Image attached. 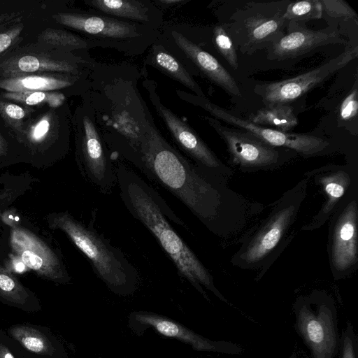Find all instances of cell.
<instances>
[{"mask_svg":"<svg viewBox=\"0 0 358 358\" xmlns=\"http://www.w3.org/2000/svg\"><path fill=\"white\" fill-rule=\"evenodd\" d=\"M176 196L213 234L237 235L262 211L227 186V178L192 163L162 136L151 113L132 164Z\"/></svg>","mask_w":358,"mask_h":358,"instance_id":"cell-1","label":"cell"},{"mask_svg":"<svg viewBox=\"0 0 358 358\" xmlns=\"http://www.w3.org/2000/svg\"><path fill=\"white\" fill-rule=\"evenodd\" d=\"M143 71L127 64L95 61L83 95L90 103L100 135L113 159L132 164L143 140L150 111L137 87Z\"/></svg>","mask_w":358,"mask_h":358,"instance_id":"cell-2","label":"cell"},{"mask_svg":"<svg viewBox=\"0 0 358 358\" xmlns=\"http://www.w3.org/2000/svg\"><path fill=\"white\" fill-rule=\"evenodd\" d=\"M115 174L124 206L154 236L178 273L206 297L203 287L227 302L215 287L208 270L171 224L169 219L185 226L162 197L138 174L122 164L115 166Z\"/></svg>","mask_w":358,"mask_h":358,"instance_id":"cell-3","label":"cell"},{"mask_svg":"<svg viewBox=\"0 0 358 358\" xmlns=\"http://www.w3.org/2000/svg\"><path fill=\"white\" fill-rule=\"evenodd\" d=\"M307 177L285 192L272 205L268 214L251 227L241 240V247L231 259V264L243 269L268 268L275 255L287 243L307 195ZM262 273V272H261Z\"/></svg>","mask_w":358,"mask_h":358,"instance_id":"cell-4","label":"cell"},{"mask_svg":"<svg viewBox=\"0 0 358 358\" xmlns=\"http://www.w3.org/2000/svg\"><path fill=\"white\" fill-rule=\"evenodd\" d=\"M49 222L68 236L109 287L122 292L134 287L138 278L136 267L92 225L83 224L68 213L52 215Z\"/></svg>","mask_w":358,"mask_h":358,"instance_id":"cell-5","label":"cell"},{"mask_svg":"<svg viewBox=\"0 0 358 358\" xmlns=\"http://www.w3.org/2000/svg\"><path fill=\"white\" fill-rule=\"evenodd\" d=\"M57 19L85 38L99 42L103 48L115 49L130 57L148 50L161 31L95 11L60 13Z\"/></svg>","mask_w":358,"mask_h":358,"instance_id":"cell-6","label":"cell"},{"mask_svg":"<svg viewBox=\"0 0 358 358\" xmlns=\"http://www.w3.org/2000/svg\"><path fill=\"white\" fill-rule=\"evenodd\" d=\"M289 2H248L223 26L234 45L243 54L252 55L284 34L288 22L283 15Z\"/></svg>","mask_w":358,"mask_h":358,"instance_id":"cell-7","label":"cell"},{"mask_svg":"<svg viewBox=\"0 0 358 358\" xmlns=\"http://www.w3.org/2000/svg\"><path fill=\"white\" fill-rule=\"evenodd\" d=\"M76 122L78 162L83 176L100 192L110 194L117 185L115 166L100 135L92 109L85 99Z\"/></svg>","mask_w":358,"mask_h":358,"instance_id":"cell-8","label":"cell"},{"mask_svg":"<svg viewBox=\"0 0 358 358\" xmlns=\"http://www.w3.org/2000/svg\"><path fill=\"white\" fill-rule=\"evenodd\" d=\"M176 93L180 100L203 108L218 120L251 133L271 146L292 150L304 157L322 154L329 147L327 141L316 136L283 132L242 119L212 103L206 96H197L180 90H176Z\"/></svg>","mask_w":358,"mask_h":358,"instance_id":"cell-9","label":"cell"},{"mask_svg":"<svg viewBox=\"0 0 358 358\" xmlns=\"http://www.w3.org/2000/svg\"><path fill=\"white\" fill-rule=\"evenodd\" d=\"M354 183L331 216L328 253L336 279L348 275L358 264V189Z\"/></svg>","mask_w":358,"mask_h":358,"instance_id":"cell-10","label":"cell"},{"mask_svg":"<svg viewBox=\"0 0 358 358\" xmlns=\"http://www.w3.org/2000/svg\"><path fill=\"white\" fill-rule=\"evenodd\" d=\"M296 326L314 358H334L340 342L336 311L330 299L312 294L295 304Z\"/></svg>","mask_w":358,"mask_h":358,"instance_id":"cell-11","label":"cell"},{"mask_svg":"<svg viewBox=\"0 0 358 358\" xmlns=\"http://www.w3.org/2000/svg\"><path fill=\"white\" fill-rule=\"evenodd\" d=\"M203 117L224 141L232 162L242 171L273 170L296 154L288 149L271 146L248 131L227 127L213 117Z\"/></svg>","mask_w":358,"mask_h":358,"instance_id":"cell-12","label":"cell"},{"mask_svg":"<svg viewBox=\"0 0 358 358\" xmlns=\"http://www.w3.org/2000/svg\"><path fill=\"white\" fill-rule=\"evenodd\" d=\"M142 86L174 141L194 163L226 178L231 176V170L222 163L195 131L162 102L157 83L145 76Z\"/></svg>","mask_w":358,"mask_h":358,"instance_id":"cell-13","label":"cell"},{"mask_svg":"<svg viewBox=\"0 0 358 358\" xmlns=\"http://www.w3.org/2000/svg\"><path fill=\"white\" fill-rule=\"evenodd\" d=\"M357 56V47L348 48L327 62L297 76L276 82L257 84L255 92L265 106L289 103L320 85Z\"/></svg>","mask_w":358,"mask_h":358,"instance_id":"cell-14","label":"cell"},{"mask_svg":"<svg viewBox=\"0 0 358 358\" xmlns=\"http://www.w3.org/2000/svg\"><path fill=\"white\" fill-rule=\"evenodd\" d=\"M162 29L160 35L183 62L191 74L192 69L197 70L231 96L236 97L242 95L235 79L212 55L187 38L174 26Z\"/></svg>","mask_w":358,"mask_h":358,"instance_id":"cell-15","label":"cell"},{"mask_svg":"<svg viewBox=\"0 0 358 358\" xmlns=\"http://www.w3.org/2000/svg\"><path fill=\"white\" fill-rule=\"evenodd\" d=\"M286 28L287 33L266 48L268 59L282 60L292 58L321 46L346 42L343 34L334 26L312 30L300 23L289 22Z\"/></svg>","mask_w":358,"mask_h":358,"instance_id":"cell-16","label":"cell"},{"mask_svg":"<svg viewBox=\"0 0 358 358\" xmlns=\"http://www.w3.org/2000/svg\"><path fill=\"white\" fill-rule=\"evenodd\" d=\"M320 185L326 199L318 213L302 228L311 231L321 227L332 215L352 185L357 182V173L348 166L329 164L305 173Z\"/></svg>","mask_w":358,"mask_h":358,"instance_id":"cell-17","label":"cell"},{"mask_svg":"<svg viewBox=\"0 0 358 358\" xmlns=\"http://www.w3.org/2000/svg\"><path fill=\"white\" fill-rule=\"evenodd\" d=\"M93 11L148 26L161 31L164 27L163 13L150 0H87Z\"/></svg>","mask_w":358,"mask_h":358,"instance_id":"cell-18","label":"cell"},{"mask_svg":"<svg viewBox=\"0 0 358 358\" xmlns=\"http://www.w3.org/2000/svg\"><path fill=\"white\" fill-rule=\"evenodd\" d=\"M145 64L184 85L192 91L194 94L205 96L202 89L185 64L168 46L160 34L149 48Z\"/></svg>","mask_w":358,"mask_h":358,"instance_id":"cell-19","label":"cell"},{"mask_svg":"<svg viewBox=\"0 0 358 358\" xmlns=\"http://www.w3.org/2000/svg\"><path fill=\"white\" fill-rule=\"evenodd\" d=\"M135 317L138 321L153 327L157 331L166 336L176 338L188 343L197 350L231 354L241 353V348L234 344L207 340L182 325L158 315L146 313H138L135 314Z\"/></svg>","mask_w":358,"mask_h":358,"instance_id":"cell-20","label":"cell"},{"mask_svg":"<svg viewBox=\"0 0 358 358\" xmlns=\"http://www.w3.org/2000/svg\"><path fill=\"white\" fill-rule=\"evenodd\" d=\"M76 85L88 89L89 74L83 76L74 75L62 78L27 76L4 80L0 82L1 87L8 91L17 92L52 90Z\"/></svg>","mask_w":358,"mask_h":358,"instance_id":"cell-21","label":"cell"},{"mask_svg":"<svg viewBox=\"0 0 358 358\" xmlns=\"http://www.w3.org/2000/svg\"><path fill=\"white\" fill-rule=\"evenodd\" d=\"M258 125H271L275 129L287 132L298 124V120L289 103H273L259 110L248 119Z\"/></svg>","mask_w":358,"mask_h":358,"instance_id":"cell-22","label":"cell"},{"mask_svg":"<svg viewBox=\"0 0 358 358\" xmlns=\"http://www.w3.org/2000/svg\"><path fill=\"white\" fill-rule=\"evenodd\" d=\"M10 334L24 348L32 352L50 355L52 352V346L47 337L37 329L15 327L10 330Z\"/></svg>","mask_w":358,"mask_h":358,"instance_id":"cell-23","label":"cell"},{"mask_svg":"<svg viewBox=\"0 0 358 358\" xmlns=\"http://www.w3.org/2000/svg\"><path fill=\"white\" fill-rule=\"evenodd\" d=\"M285 20L294 22H304L322 17L320 0H305L289 2L283 15Z\"/></svg>","mask_w":358,"mask_h":358,"instance_id":"cell-24","label":"cell"},{"mask_svg":"<svg viewBox=\"0 0 358 358\" xmlns=\"http://www.w3.org/2000/svg\"><path fill=\"white\" fill-rule=\"evenodd\" d=\"M322 17L331 22L354 21L357 24L358 16L355 10L343 0H320Z\"/></svg>","mask_w":358,"mask_h":358,"instance_id":"cell-25","label":"cell"},{"mask_svg":"<svg viewBox=\"0 0 358 358\" xmlns=\"http://www.w3.org/2000/svg\"><path fill=\"white\" fill-rule=\"evenodd\" d=\"M212 41L220 55L231 67L238 69V57L235 45L223 25H216L213 29Z\"/></svg>","mask_w":358,"mask_h":358,"instance_id":"cell-26","label":"cell"},{"mask_svg":"<svg viewBox=\"0 0 358 358\" xmlns=\"http://www.w3.org/2000/svg\"><path fill=\"white\" fill-rule=\"evenodd\" d=\"M0 295L6 299L22 304L26 301L27 293L10 274L0 267Z\"/></svg>","mask_w":358,"mask_h":358,"instance_id":"cell-27","label":"cell"},{"mask_svg":"<svg viewBox=\"0 0 358 358\" xmlns=\"http://www.w3.org/2000/svg\"><path fill=\"white\" fill-rule=\"evenodd\" d=\"M358 110L357 80L348 95L343 99L338 109V121L341 125L352 122L357 119Z\"/></svg>","mask_w":358,"mask_h":358,"instance_id":"cell-28","label":"cell"},{"mask_svg":"<svg viewBox=\"0 0 358 358\" xmlns=\"http://www.w3.org/2000/svg\"><path fill=\"white\" fill-rule=\"evenodd\" d=\"M340 351V358H357V341L350 323L343 334Z\"/></svg>","mask_w":358,"mask_h":358,"instance_id":"cell-29","label":"cell"},{"mask_svg":"<svg viewBox=\"0 0 358 358\" xmlns=\"http://www.w3.org/2000/svg\"><path fill=\"white\" fill-rule=\"evenodd\" d=\"M44 257L45 255L39 253V250L36 251V249H24L21 252V259L24 265L37 271H46Z\"/></svg>","mask_w":358,"mask_h":358,"instance_id":"cell-30","label":"cell"},{"mask_svg":"<svg viewBox=\"0 0 358 358\" xmlns=\"http://www.w3.org/2000/svg\"><path fill=\"white\" fill-rule=\"evenodd\" d=\"M18 68L23 72H34L41 68L39 60L31 55H27L20 58L17 63Z\"/></svg>","mask_w":358,"mask_h":358,"instance_id":"cell-31","label":"cell"},{"mask_svg":"<svg viewBox=\"0 0 358 358\" xmlns=\"http://www.w3.org/2000/svg\"><path fill=\"white\" fill-rule=\"evenodd\" d=\"M54 94H46L43 92H34L29 95L23 96V101L28 105L32 106L38 104L44 100L50 101L51 96Z\"/></svg>","mask_w":358,"mask_h":358,"instance_id":"cell-32","label":"cell"},{"mask_svg":"<svg viewBox=\"0 0 358 358\" xmlns=\"http://www.w3.org/2000/svg\"><path fill=\"white\" fill-rule=\"evenodd\" d=\"M50 123L48 120L46 119L41 120L34 127L32 134L33 138L36 140L41 138L48 131Z\"/></svg>","mask_w":358,"mask_h":358,"instance_id":"cell-33","label":"cell"},{"mask_svg":"<svg viewBox=\"0 0 358 358\" xmlns=\"http://www.w3.org/2000/svg\"><path fill=\"white\" fill-rule=\"evenodd\" d=\"M6 114L13 119H21L24 116V111L20 106L15 104H8L6 108Z\"/></svg>","mask_w":358,"mask_h":358,"instance_id":"cell-34","label":"cell"},{"mask_svg":"<svg viewBox=\"0 0 358 358\" xmlns=\"http://www.w3.org/2000/svg\"><path fill=\"white\" fill-rule=\"evenodd\" d=\"M155 3L163 7H172L176 6H181L187 2V0H156L153 1Z\"/></svg>","mask_w":358,"mask_h":358,"instance_id":"cell-35","label":"cell"},{"mask_svg":"<svg viewBox=\"0 0 358 358\" xmlns=\"http://www.w3.org/2000/svg\"><path fill=\"white\" fill-rule=\"evenodd\" d=\"M12 41V37L8 34H0V52H3L10 45Z\"/></svg>","mask_w":358,"mask_h":358,"instance_id":"cell-36","label":"cell"},{"mask_svg":"<svg viewBox=\"0 0 358 358\" xmlns=\"http://www.w3.org/2000/svg\"><path fill=\"white\" fill-rule=\"evenodd\" d=\"M0 358H15L10 351L3 346H0Z\"/></svg>","mask_w":358,"mask_h":358,"instance_id":"cell-37","label":"cell"},{"mask_svg":"<svg viewBox=\"0 0 358 358\" xmlns=\"http://www.w3.org/2000/svg\"><path fill=\"white\" fill-rule=\"evenodd\" d=\"M14 268L17 272H22L24 270L25 265L22 261L17 260L13 263Z\"/></svg>","mask_w":358,"mask_h":358,"instance_id":"cell-38","label":"cell"}]
</instances>
